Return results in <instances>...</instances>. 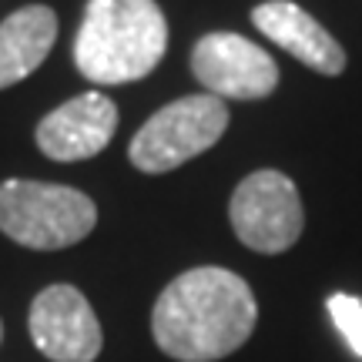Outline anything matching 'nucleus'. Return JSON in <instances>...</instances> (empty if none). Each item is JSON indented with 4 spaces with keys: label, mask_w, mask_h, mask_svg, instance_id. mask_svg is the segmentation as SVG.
I'll list each match as a JSON object with an SVG mask.
<instances>
[{
    "label": "nucleus",
    "mask_w": 362,
    "mask_h": 362,
    "mask_svg": "<svg viewBox=\"0 0 362 362\" xmlns=\"http://www.w3.org/2000/svg\"><path fill=\"white\" fill-rule=\"evenodd\" d=\"M168 51V21L155 0H88L74 64L90 84H134Z\"/></svg>",
    "instance_id": "obj_2"
},
{
    "label": "nucleus",
    "mask_w": 362,
    "mask_h": 362,
    "mask_svg": "<svg viewBox=\"0 0 362 362\" xmlns=\"http://www.w3.org/2000/svg\"><path fill=\"white\" fill-rule=\"evenodd\" d=\"M259 322L255 296L242 275L218 265L181 272L151 312L158 349L178 362H215L242 349Z\"/></svg>",
    "instance_id": "obj_1"
},
{
    "label": "nucleus",
    "mask_w": 362,
    "mask_h": 362,
    "mask_svg": "<svg viewBox=\"0 0 362 362\" xmlns=\"http://www.w3.org/2000/svg\"><path fill=\"white\" fill-rule=\"evenodd\" d=\"M117 131V107L101 90H84L54 107L37 124V148L51 161H88L101 155Z\"/></svg>",
    "instance_id": "obj_8"
},
{
    "label": "nucleus",
    "mask_w": 362,
    "mask_h": 362,
    "mask_svg": "<svg viewBox=\"0 0 362 362\" xmlns=\"http://www.w3.org/2000/svg\"><path fill=\"white\" fill-rule=\"evenodd\" d=\"M57 40V13L44 4H27L0 21V90L30 78Z\"/></svg>",
    "instance_id": "obj_10"
},
{
    "label": "nucleus",
    "mask_w": 362,
    "mask_h": 362,
    "mask_svg": "<svg viewBox=\"0 0 362 362\" xmlns=\"http://www.w3.org/2000/svg\"><path fill=\"white\" fill-rule=\"evenodd\" d=\"M325 305H329V315H332L336 329L342 332V339L349 342V349L356 356H362V302L356 296L336 292V296H329Z\"/></svg>",
    "instance_id": "obj_11"
},
{
    "label": "nucleus",
    "mask_w": 362,
    "mask_h": 362,
    "mask_svg": "<svg viewBox=\"0 0 362 362\" xmlns=\"http://www.w3.org/2000/svg\"><path fill=\"white\" fill-rule=\"evenodd\" d=\"M228 218L242 245L262 255H279L298 242L305 211L296 181L275 168H262L238 181L228 202Z\"/></svg>",
    "instance_id": "obj_5"
},
{
    "label": "nucleus",
    "mask_w": 362,
    "mask_h": 362,
    "mask_svg": "<svg viewBox=\"0 0 362 362\" xmlns=\"http://www.w3.org/2000/svg\"><path fill=\"white\" fill-rule=\"evenodd\" d=\"M98 225V205L71 185L51 181H0V232L34 252L84 242Z\"/></svg>",
    "instance_id": "obj_3"
},
{
    "label": "nucleus",
    "mask_w": 362,
    "mask_h": 362,
    "mask_svg": "<svg viewBox=\"0 0 362 362\" xmlns=\"http://www.w3.org/2000/svg\"><path fill=\"white\" fill-rule=\"evenodd\" d=\"M0 339H4V322H0Z\"/></svg>",
    "instance_id": "obj_12"
},
{
    "label": "nucleus",
    "mask_w": 362,
    "mask_h": 362,
    "mask_svg": "<svg viewBox=\"0 0 362 362\" xmlns=\"http://www.w3.org/2000/svg\"><path fill=\"white\" fill-rule=\"evenodd\" d=\"M27 329L37 352L51 362H94L101 356V322L74 285H47L30 302Z\"/></svg>",
    "instance_id": "obj_7"
},
{
    "label": "nucleus",
    "mask_w": 362,
    "mask_h": 362,
    "mask_svg": "<svg viewBox=\"0 0 362 362\" xmlns=\"http://www.w3.org/2000/svg\"><path fill=\"white\" fill-rule=\"evenodd\" d=\"M192 74L221 101H259L279 88V64L255 40L215 30L192 47Z\"/></svg>",
    "instance_id": "obj_6"
},
{
    "label": "nucleus",
    "mask_w": 362,
    "mask_h": 362,
    "mask_svg": "<svg viewBox=\"0 0 362 362\" xmlns=\"http://www.w3.org/2000/svg\"><path fill=\"white\" fill-rule=\"evenodd\" d=\"M252 24L285 54H292L298 64L319 71L325 78H336L346 71V51L309 11H302L292 0H265L252 7Z\"/></svg>",
    "instance_id": "obj_9"
},
{
    "label": "nucleus",
    "mask_w": 362,
    "mask_h": 362,
    "mask_svg": "<svg viewBox=\"0 0 362 362\" xmlns=\"http://www.w3.org/2000/svg\"><path fill=\"white\" fill-rule=\"evenodd\" d=\"M228 131V107L215 94H188L144 121L128 144L131 165L144 175H165L205 155Z\"/></svg>",
    "instance_id": "obj_4"
}]
</instances>
